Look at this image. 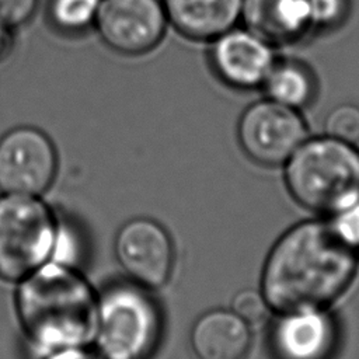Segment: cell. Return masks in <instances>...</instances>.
Returning <instances> with one entry per match:
<instances>
[{"label": "cell", "instance_id": "4", "mask_svg": "<svg viewBox=\"0 0 359 359\" xmlns=\"http://www.w3.org/2000/svg\"><path fill=\"white\" fill-rule=\"evenodd\" d=\"M161 331V313L149 289L121 282L97 297L93 339L102 359H150Z\"/></svg>", "mask_w": 359, "mask_h": 359}, {"label": "cell", "instance_id": "5", "mask_svg": "<svg viewBox=\"0 0 359 359\" xmlns=\"http://www.w3.org/2000/svg\"><path fill=\"white\" fill-rule=\"evenodd\" d=\"M57 240L50 209L34 195L0 196V278L21 280L48 262Z\"/></svg>", "mask_w": 359, "mask_h": 359}, {"label": "cell", "instance_id": "7", "mask_svg": "<svg viewBox=\"0 0 359 359\" xmlns=\"http://www.w3.org/2000/svg\"><path fill=\"white\" fill-rule=\"evenodd\" d=\"M168 27L161 0H101L93 29L115 53L142 56L160 45Z\"/></svg>", "mask_w": 359, "mask_h": 359}, {"label": "cell", "instance_id": "6", "mask_svg": "<svg viewBox=\"0 0 359 359\" xmlns=\"http://www.w3.org/2000/svg\"><path fill=\"white\" fill-rule=\"evenodd\" d=\"M309 137L302 111L266 97L251 102L237 122V139L244 154L264 167L285 164Z\"/></svg>", "mask_w": 359, "mask_h": 359}, {"label": "cell", "instance_id": "14", "mask_svg": "<svg viewBox=\"0 0 359 359\" xmlns=\"http://www.w3.org/2000/svg\"><path fill=\"white\" fill-rule=\"evenodd\" d=\"M170 27L194 42H209L240 24L243 0H161Z\"/></svg>", "mask_w": 359, "mask_h": 359}, {"label": "cell", "instance_id": "21", "mask_svg": "<svg viewBox=\"0 0 359 359\" xmlns=\"http://www.w3.org/2000/svg\"><path fill=\"white\" fill-rule=\"evenodd\" d=\"M337 234L359 252V201L342 212L330 217Z\"/></svg>", "mask_w": 359, "mask_h": 359}, {"label": "cell", "instance_id": "22", "mask_svg": "<svg viewBox=\"0 0 359 359\" xmlns=\"http://www.w3.org/2000/svg\"><path fill=\"white\" fill-rule=\"evenodd\" d=\"M15 46V29L0 21V63L6 62Z\"/></svg>", "mask_w": 359, "mask_h": 359}, {"label": "cell", "instance_id": "12", "mask_svg": "<svg viewBox=\"0 0 359 359\" xmlns=\"http://www.w3.org/2000/svg\"><path fill=\"white\" fill-rule=\"evenodd\" d=\"M240 24L276 49L313 36L307 0H243Z\"/></svg>", "mask_w": 359, "mask_h": 359}, {"label": "cell", "instance_id": "10", "mask_svg": "<svg viewBox=\"0 0 359 359\" xmlns=\"http://www.w3.org/2000/svg\"><path fill=\"white\" fill-rule=\"evenodd\" d=\"M115 255L130 280L149 290L164 286L174 266L172 241L157 222L132 219L115 237Z\"/></svg>", "mask_w": 359, "mask_h": 359}, {"label": "cell", "instance_id": "13", "mask_svg": "<svg viewBox=\"0 0 359 359\" xmlns=\"http://www.w3.org/2000/svg\"><path fill=\"white\" fill-rule=\"evenodd\" d=\"M251 341L250 324L226 309L203 313L189 332V345L196 359H245Z\"/></svg>", "mask_w": 359, "mask_h": 359}, {"label": "cell", "instance_id": "9", "mask_svg": "<svg viewBox=\"0 0 359 359\" xmlns=\"http://www.w3.org/2000/svg\"><path fill=\"white\" fill-rule=\"evenodd\" d=\"M208 62L212 73L234 91L261 90L278 49L268 41L237 24L208 42Z\"/></svg>", "mask_w": 359, "mask_h": 359}, {"label": "cell", "instance_id": "19", "mask_svg": "<svg viewBox=\"0 0 359 359\" xmlns=\"http://www.w3.org/2000/svg\"><path fill=\"white\" fill-rule=\"evenodd\" d=\"M231 310L247 324H261L266 320L271 309L261 290L243 289L231 300Z\"/></svg>", "mask_w": 359, "mask_h": 359}, {"label": "cell", "instance_id": "18", "mask_svg": "<svg viewBox=\"0 0 359 359\" xmlns=\"http://www.w3.org/2000/svg\"><path fill=\"white\" fill-rule=\"evenodd\" d=\"M313 35L339 29L352 13V0H307Z\"/></svg>", "mask_w": 359, "mask_h": 359}, {"label": "cell", "instance_id": "17", "mask_svg": "<svg viewBox=\"0 0 359 359\" xmlns=\"http://www.w3.org/2000/svg\"><path fill=\"white\" fill-rule=\"evenodd\" d=\"M324 135L337 140L359 144V104L346 101L332 107L324 118Z\"/></svg>", "mask_w": 359, "mask_h": 359}, {"label": "cell", "instance_id": "20", "mask_svg": "<svg viewBox=\"0 0 359 359\" xmlns=\"http://www.w3.org/2000/svg\"><path fill=\"white\" fill-rule=\"evenodd\" d=\"M38 6L39 0H0V21L17 31L34 18Z\"/></svg>", "mask_w": 359, "mask_h": 359}, {"label": "cell", "instance_id": "16", "mask_svg": "<svg viewBox=\"0 0 359 359\" xmlns=\"http://www.w3.org/2000/svg\"><path fill=\"white\" fill-rule=\"evenodd\" d=\"M101 0H48L46 18L63 35H81L94 28Z\"/></svg>", "mask_w": 359, "mask_h": 359}, {"label": "cell", "instance_id": "11", "mask_svg": "<svg viewBox=\"0 0 359 359\" xmlns=\"http://www.w3.org/2000/svg\"><path fill=\"white\" fill-rule=\"evenodd\" d=\"M276 316L268 337L273 359H331L338 328L327 309Z\"/></svg>", "mask_w": 359, "mask_h": 359}, {"label": "cell", "instance_id": "2", "mask_svg": "<svg viewBox=\"0 0 359 359\" xmlns=\"http://www.w3.org/2000/svg\"><path fill=\"white\" fill-rule=\"evenodd\" d=\"M97 297L76 269L45 262L20 280L15 294L27 341L41 356L84 346L94 338Z\"/></svg>", "mask_w": 359, "mask_h": 359}, {"label": "cell", "instance_id": "1", "mask_svg": "<svg viewBox=\"0 0 359 359\" xmlns=\"http://www.w3.org/2000/svg\"><path fill=\"white\" fill-rule=\"evenodd\" d=\"M359 252L330 220H307L286 230L269 250L261 292L275 314L328 309L352 285Z\"/></svg>", "mask_w": 359, "mask_h": 359}, {"label": "cell", "instance_id": "23", "mask_svg": "<svg viewBox=\"0 0 359 359\" xmlns=\"http://www.w3.org/2000/svg\"><path fill=\"white\" fill-rule=\"evenodd\" d=\"M42 359H102V358L98 353L84 349V346H79V348H67V349L43 355Z\"/></svg>", "mask_w": 359, "mask_h": 359}, {"label": "cell", "instance_id": "3", "mask_svg": "<svg viewBox=\"0 0 359 359\" xmlns=\"http://www.w3.org/2000/svg\"><path fill=\"white\" fill-rule=\"evenodd\" d=\"M285 165V185L302 208L334 216L359 201V149L327 135L307 137Z\"/></svg>", "mask_w": 359, "mask_h": 359}, {"label": "cell", "instance_id": "15", "mask_svg": "<svg viewBox=\"0 0 359 359\" xmlns=\"http://www.w3.org/2000/svg\"><path fill=\"white\" fill-rule=\"evenodd\" d=\"M261 90L272 101L304 111L317 100L320 80L309 62L296 56L278 55Z\"/></svg>", "mask_w": 359, "mask_h": 359}, {"label": "cell", "instance_id": "8", "mask_svg": "<svg viewBox=\"0 0 359 359\" xmlns=\"http://www.w3.org/2000/svg\"><path fill=\"white\" fill-rule=\"evenodd\" d=\"M57 156L52 140L38 128L17 126L0 137V189L39 195L53 182Z\"/></svg>", "mask_w": 359, "mask_h": 359}]
</instances>
